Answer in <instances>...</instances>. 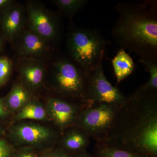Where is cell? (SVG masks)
Masks as SVG:
<instances>
[{"mask_svg":"<svg viewBox=\"0 0 157 157\" xmlns=\"http://www.w3.org/2000/svg\"><path fill=\"white\" fill-rule=\"evenodd\" d=\"M102 143L148 157H157V94L137 89L121 108Z\"/></svg>","mask_w":157,"mask_h":157,"instance_id":"obj_1","label":"cell"},{"mask_svg":"<svg viewBox=\"0 0 157 157\" xmlns=\"http://www.w3.org/2000/svg\"><path fill=\"white\" fill-rule=\"evenodd\" d=\"M113 9L118 14L111 30L114 42L140 59L157 61V1L119 3Z\"/></svg>","mask_w":157,"mask_h":157,"instance_id":"obj_2","label":"cell"},{"mask_svg":"<svg viewBox=\"0 0 157 157\" xmlns=\"http://www.w3.org/2000/svg\"><path fill=\"white\" fill-rule=\"evenodd\" d=\"M106 40L95 29L72 26L67 41L70 58L88 75L103 59Z\"/></svg>","mask_w":157,"mask_h":157,"instance_id":"obj_3","label":"cell"},{"mask_svg":"<svg viewBox=\"0 0 157 157\" xmlns=\"http://www.w3.org/2000/svg\"><path fill=\"white\" fill-rule=\"evenodd\" d=\"M88 74L70 58L59 57L52 67V86L58 98L84 108L90 106L86 95Z\"/></svg>","mask_w":157,"mask_h":157,"instance_id":"obj_4","label":"cell"},{"mask_svg":"<svg viewBox=\"0 0 157 157\" xmlns=\"http://www.w3.org/2000/svg\"><path fill=\"white\" fill-rule=\"evenodd\" d=\"M122 107L107 104H92L81 109L75 125L83 129L96 142L101 143L113 128Z\"/></svg>","mask_w":157,"mask_h":157,"instance_id":"obj_5","label":"cell"},{"mask_svg":"<svg viewBox=\"0 0 157 157\" xmlns=\"http://www.w3.org/2000/svg\"><path fill=\"white\" fill-rule=\"evenodd\" d=\"M103 60L88 75L86 95L91 105L94 104H113L122 107L127 97L107 80L102 66Z\"/></svg>","mask_w":157,"mask_h":157,"instance_id":"obj_6","label":"cell"},{"mask_svg":"<svg viewBox=\"0 0 157 157\" xmlns=\"http://www.w3.org/2000/svg\"><path fill=\"white\" fill-rule=\"evenodd\" d=\"M25 9L29 28L49 42L59 40L60 26L57 17L36 2H27Z\"/></svg>","mask_w":157,"mask_h":157,"instance_id":"obj_7","label":"cell"},{"mask_svg":"<svg viewBox=\"0 0 157 157\" xmlns=\"http://www.w3.org/2000/svg\"><path fill=\"white\" fill-rule=\"evenodd\" d=\"M10 136L15 143L21 145L40 147L56 140L59 134L52 129L39 124L23 123L12 127Z\"/></svg>","mask_w":157,"mask_h":157,"instance_id":"obj_8","label":"cell"},{"mask_svg":"<svg viewBox=\"0 0 157 157\" xmlns=\"http://www.w3.org/2000/svg\"><path fill=\"white\" fill-rule=\"evenodd\" d=\"M82 109L77 104L58 97L49 98L45 108L47 115L62 131L75 125Z\"/></svg>","mask_w":157,"mask_h":157,"instance_id":"obj_9","label":"cell"},{"mask_svg":"<svg viewBox=\"0 0 157 157\" xmlns=\"http://www.w3.org/2000/svg\"><path fill=\"white\" fill-rule=\"evenodd\" d=\"M17 52L21 57L42 59L51 52L50 42L28 28H25L17 40Z\"/></svg>","mask_w":157,"mask_h":157,"instance_id":"obj_10","label":"cell"},{"mask_svg":"<svg viewBox=\"0 0 157 157\" xmlns=\"http://www.w3.org/2000/svg\"><path fill=\"white\" fill-rule=\"evenodd\" d=\"M25 9L15 3L0 14V30L4 39L10 42L17 40L26 22Z\"/></svg>","mask_w":157,"mask_h":157,"instance_id":"obj_11","label":"cell"},{"mask_svg":"<svg viewBox=\"0 0 157 157\" xmlns=\"http://www.w3.org/2000/svg\"><path fill=\"white\" fill-rule=\"evenodd\" d=\"M44 59L21 57L18 69L23 84L28 89H36L42 85L45 78V65Z\"/></svg>","mask_w":157,"mask_h":157,"instance_id":"obj_12","label":"cell"},{"mask_svg":"<svg viewBox=\"0 0 157 157\" xmlns=\"http://www.w3.org/2000/svg\"><path fill=\"white\" fill-rule=\"evenodd\" d=\"M65 131L60 138L59 148L72 155L86 151L91 138L83 129L74 125Z\"/></svg>","mask_w":157,"mask_h":157,"instance_id":"obj_13","label":"cell"},{"mask_svg":"<svg viewBox=\"0 0 157 157\" xmlns=\"http://www.w3.org/2000/svg\"><path fill=\"white\" fill-rule=\"evenodd\" d=\"M30 98L29 89L19 83L13 86L3 101L9 111H18L30 101Z\"/></svg>","mask_w":157,"mask_h":157,"instance_id":"obj_14","label":"cell"},{"mask_svg":"<svg viewBox=\"0 0 157 157\" xmlns=\"http://www.w3.org/2000/svg\"><path fill=\"white\" fill-rule=\"evenodd\" d=\"M118 84L130 76L135 68L132 58L123 48H121L111 60Z\"/></svg>","mask_w":157,"mask_h":157,"instance_id":"obj_15","label":"cell"},{"mask_svg":"<svg viewBox=\"0 0 157 157\" xmlns=\"http://www.w3.org/2000/svg\"><path fill=\"white\" fill-rule=\"evenodd\" d=\"M47 115L46 109L42 104L29 101L18 111L16 119L17 120L43 121L46 119Z\"/></svg>","mask_w":157,"mask_h":157,"instance_id":"obj_16","label":"cell"},{"mask_svg":"<svg viewBox=\"0 0 157 157\" xmlns=\"http://www.w3.org/2000/svg\"><path fill=\"white\" fill-rule=\"evenodd\" d=\"M95 157H148L118 147L97 142L94 149Z\"/></svg>","mask_w":157,"mask_h":157,"instance_id":"obj_17","label":"cell"},{"mask_svg":"<svg viewBox=\"0 0 157 157\" xmlns=\"http://www.w3.org/2000/svg\"><path fill=\"white\" fill-rule=\"evenodd\" d=\"M139 61L149 73L150 77L147 82L138 89L149 94H157V61L141 59Z\"/></svg>","mask_w":157,"mask_h":157,"instance_id":"obj_18","label":"cell"},{"mask_svg":"<svg viewBox=\"0 0 157 157\" xmlns=\"http://www.w3.org/2000/svg\"><path fill=\"white\" fill-rule=\"evenodd\" d=\"M53 2L57 7L60 13L71 19L89 2L87 0H55Z\"/></svg>","mask_w":157,"mask_h":157,"instance_id":"obj_19","label":"cell"},{"mask_svg":"<svg viewBox=\"0 0 157 157\" xmlns=\"http://www.w3.org/2000/svg\"><path fill=\"white\" fill-rule=\"evenodd\" d=\"M13 69L11 60L7 57L0 56V87L9 80Z\"/></svg>","mask_w":157,"mask_h":157,"instance_id":"obj_20","label":"cell"},{"mask_svg":"<svg viewBox=\"0 0 157 157\" xmlns=\"http://www.w3.org/2000/svg\"><path fill=\"white\" fill-rule=\"evenodd\" d=\"M13 153V149L8 142L0 139V157H11Z\"/></svg>","mask_w":157,"mask_h":157,"instance_id":"obj_21","label":"cell"},{"mask_svg":"<svg viewBox=\"0 0 157 157\" xmlns=\"http://www.w3.org/2000/svg\"><path fill=\"white\" fill-rule=\"evenodd\" d=\"M37 155L32 149L25 148L11 155V157H37Z\"/></svg>","mask_w":157,"mask_h":157,"instance_id":"obj_22","label":"cell"},{"mask_svg":"<svg viewBox=\"0 0 157 157\" xmlns=\"http://www.w3.org/2000/svg\"><path fill=\"white\" fill-rule=\"evenodd\" d=\"M48 157H73L72 155L63 151L59 148H57L47 154Z\"/></svg>","mask_w":157,"mask_h":157,"instance_id":"obj_23","label":"cell"},{"mask_svg":"<svg viewBox=\"0 0 157 157\" xmlns=\"http://www.w3.org/2000/svg\"><path fill=\"white\" fill-rule=\"evenodd\" d=\"M13 0H0V13L6 11L16 3Z\"/></svg>","mask_w":157,"mask_h":157,"instance_id":"obj_24","label":"cell"},{"mask_svg":"<svg viewBox=\"0 0 157 157\" xmlns=\"http://www.w3.org/2000/svg\"><path fill=\"white\" fill-rule=\"evenodd\" d=\"M9 114V110L6 108L3 99H0V118L7 117Z\"/></svg>","mask_w":157,"mask_h":157,"instance_id":"obj_25","label":"cell"},{"mask_svg":"<svg viewBox=\"0 0 157 157\" xmlns=\"http://www.w3.org/2000/svg\"><path fill=\"white\" fill-rule=\"evenodd\" d=\"M72 156H73V157H95L94 156L90 154L86 151L76 154L73 155Z\"/></svg>","mask_w":157,"mask_h":157,"instance_id":"obj_26","label":"cell"},{"mask_svg":"<svg viewBox=\"0 0 157 157\" xmlns=\"http://www.w3.org/2000/svg\"><path fill=\"white\" fill-rule=\"evenodd\" d=\"M4 40L5 39L0 33V53L3 51V48H4Z\"/></svg>","mask_w":157,"mask_h":157,"instance_id":"obj_27","label":"cell"},{"mask_svg":"<svg viewBox=\"0 0 157 157\" xmlns=\"http://www.w3.org/2000/svg\"><path fill=\"white\" fill-rule=\"evenodd\" d=\"M37 157H48V155H41L37 156Z\"/></svg>","mask_w":157,"mask_h":157,"instance_id":"obj_28","label":"cell"},{"mask_svg":"<svg viewBox=\"0 0 157 157\" xmlns=\"http://www.w3.org/2000/svg\"><path fill=\"white\" fill-rule=\"evenodd\" d=\"M2 128H1V127H0V136L2 135Z\"/></svg>","mask_w":157,"mask_h":157,"instance_id":"obj_29","label":"cell"}]
</instances>
